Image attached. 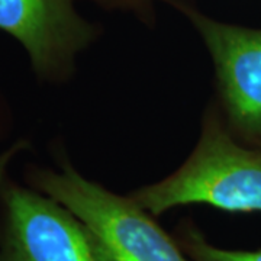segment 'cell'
<instances>
[{
  "mask_svg": "<svg viewBox=\"0 0 261 261\" xmlns=\"http://www.w3.org/2000/svg\"><path fill=\"white\" fill-rule=\"evenodd\" d=\"M128 195L152 216L205 205L231 214H261V149L238 141L211 97L193 151L167 177Z\"/></svg>",
  "mask_w": 261,
  "mask_h": 261,
  "instance_id": "cell-1",
  "label": "cell"
},
{
  "mask_svg": "<svg viewBox=\"0 0 261 261\" xmlns=\"http://www.w3.org/2000/svg\"><path fill=\"white\" fill-rule=\"evenodd\" d=\"M57 168L31 166L27 185L65 206L92 235L105 261H190L155 216L129 195L83 176L57 148Z\"/></svg>",
  "mask_w": 261,
  "mask_h": 261,
  "instance_id": "cell-2",
  "label": "cell"
},
{
  "mask_svg": "<svg viewBox=\"0 0 261 261\" xmlns=\"http://www.w3.org/2000/svg\"><path fill=\"white\" fill-rule=\"evenodd\" d=\"M199 34L214 67L212 96L226 128L261 149V28L221 22L183 2H171Z\"/></svg>",
  "mask_w": 261,
  "mask_h": 261,
  "instance_id": "cell-3",
  "label": "cell"
},
{
  "mask_svg": "<svg viewBox=\"0 0 261 261\" xmlns=\"http://www.w3.org/2000/svg\"><path fill=\"white\" fill-rule=\"evenodd\" d=\"M0 261H105L82 221L53 197L5 178Z\"/></svg>",
  "mask_w": 261,
  "mask_h": 261,
  "instance_id": "cell-4",
  "label": "cell"
},
{
  "mask_svg": "<svg viewBox=\"0 0 261 261\" xmlns=\"http://www.w3.org/2000/svg\"><path fill=\"white\" fill-rule=\"evenodd\" d=\"M0 31L18 41L35 77L48 84L68 83L99 35L74 0H0Z\"/></svg>",
  "mask_w": 261,
  "mask_h": 261,
  "instance_id": "cell-5",
  "label": "cell"
},
{
  "mask_svg": "<svg viewBox=\"0 0 261 261\" xmlns=\"http://www.w3.org/2000/svg\"><path fill=\"white\" fill-rule=\"evenodd\" d=\"M176 243L190 261H261V248L229 250L207 240L193 219L185 218L171 231Z\"/></svg>",
  "mask_w": 261,
  "mask_h": 261,
  "instance_id": "cell-6",
  "label": "cell"
},
{
  "mask_svg": "<svg viewBox=\"0 0 261 261\" xmlns=\"http://www.w3.org/2000/svg\"><path fill=\"white\" fill-rule=\"evenodd\" d=\"M6 111H5V108H3V102L0 100V140L3 138V135L2 134H5V126H6Z\"/></svg>",
  "mask_w": 261,
  "mask_h": 261,
  "instance_id": "cell-7",
  "label": "cell"
},
{
  "mask_svg": "<svg viewBox=\"0 0 261 261\" xmlns=\"http://www.w3.org/2000/svg\"><path fill=\"white\" fill-rule=\"evenodd\" d=\"M112 2L119 6H141L142 0H112Z\"/></svg>",
  "mask_w": 261,
  "mask_h": 261,
  "instance_id": "cell-8",
  "label": "cell"
}]
</instances>
